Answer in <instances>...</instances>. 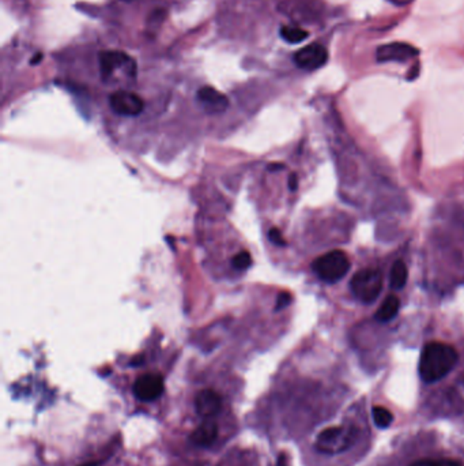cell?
<instances>
[{"instance_id": "cell-5", "label": "cell", "mask_w": 464, "mask_h": 466, "mask_svg": "<svg viewBox=\"0 0 464 466\" xmlns=\"http://www.w3.org/2000/svg\"><path fill=\"white\" fill-rule=\"evenodd\" d=\"M124 69L130 76L137 75V63L126 52L104 51L100 55V72L104 81H108L116 70Z\"/></svg>"}, {"instance_id": "cell-20", "label": "cell", "mask_w": 464, "mask_h": 466, "mask_svg": "<svg viewBox=\"0 0 464 466\" xmlns=\"http://www.w3.org/2000/svg\"><path fill=\"white\" fill-rule=\"evenodd\" d=\"M290 303H291V294L287 293V292H284V293L280 294L278 301H277V307H275V308H277V311L284 310V308L287 307Z\"/></svg>"}, {"instance_id": "cell-22", "label": "cell", "mask_w": 464, "mask_h": 466, "mask_svg": "<svg viewBox=\"0 0 464 466\" xmlns=\"http://www.w3.org/2000/svg\"><path fill=\"white\" fill-rule=\"evenodd\" d=\"M297 187H298V179H297V175L293 174V175H290V179H289V188L291 191H295Z\"/></svg>"}, {"instance_id": "cell-2", "label": "cell", "mask_w": 464, "mask_h": 466, "mask_svg": "<svg viewBox=\"0 0 464 466\" xmlns=\"http://www.w3.org/2000/svg\"><path fill=\"white\" fill-rule=\"evenodd\" d=\"M358 430L354 426H336L323 430L315 442V447L319 453L327 456H336L349 450L356 439Z\"/></svg>"}, {"instance_id": "cell-16", "label": "cell", "mask_w": 464, "mask_h": 466, "mask_svg": "<svg viewBox=\"0 0 464 466\" xmlns=\"http://www.w3.org/2000/svg\"><path fill=\"white\" fill-rule=\"evenodd\" d=\"M281 37L290 44H297V42L305 41L309 37V33L307 31L301 29V28H297V26H282L281 28Z\"/></svg>"}, {"instance_id": "cell-7", "label": "cell", "mask_w": 464, "mask_h": 466, "mask_svg": "<svg viewBox=\"0 0 464 466\" xmlns=\"http://www.w3.org/2000/svg\"><path fill=\"white\" fill-rule=\"evenodd\" d=\"M328 60V52L320 44H311L294 55V63L304 70H318Z\"/></svg>"}, {"instance_id": "cell-19", "label": "cell", "mask_w": 464, "mask_h": 466, "mask_svg": "<svg viewBox=\"0 0 464 466\" xmlns=\"http://www.w3.org/2000/svg\"><path fill=\"white\" fill-rule=\"evenodd\" d=\"M410 466H445V460H429V458H424V460H418V461L413 463Z\"/></svg>"}, {"instance_id": "cell-26", "label": "cell", "mask_w": 464, "mask_h": 466, "mask_svg": "<svg viewBox=\"0 0 464 466\" xmlns=\"http://www.w3.org/2000/svg\"><path fill=\"white\" fill-rule=\"evenodd\" d=\"M124 1H131V0H124Z\"/></svg>"}, {"instance_id": "cell-3", "label": "cell", "mask_w": 464, "mask_h": 466, "mask_svg": "<svg viewBox=\"0 0 464 466\" xmlns=\"http://www.w3.org/2000/svg\"><path fill=\"white\" fill-rule=\"evenodd\" d=\"M312 270L324 283L334 284L347 274L350 270V260L343 251L327 252L313 260Z\"/></svg>"}, {"instance_id": "cell-15", "label": "cell", "mask_w": 464, "mask_h": 466, "mask_svg": "<svg viewBox=\"0 0 464 466\" xmlns=\"http://www.w3.org/2000/svg\"><path fill=\"white\" fill-rule=\"evenodd\" d=\"M372 417L379 428H388L393 422V415L384 406H373Z\"/></svg>"}, {"instance_id": "cell-13", "label": "cell", "mask_w": 464, "mask_h": 466, "mask_svg": "<svg viewBox=\"0 0 464 466\" xmlns=\"http://www.w3.org/2000/svg\"><path fill=\"white\" fill-rule=\"evenodd\" d=\"M399 308H400V301L396 296H388L383 304L380 306V308L377 310L375 318L379 321V322H388L391 321L393 318L396 317V314L399 313Z\"/></svg>"}, {"instance_id": "cell-11", "label": "cell", "mask_w": 464, "mask_h": 466, "mask_svg": "<svg viewBox=\"0 0 464 466\" xmlns=\"http://www.w3.org/2000/svg\"><path fill=\"white\" fill-rule=\"evenodd\" d=\"M198 100L210 112H222L229 107L226 96L212 86L200 88L198 90Z\"/></svg>"}, {"instance_id": "cell-18", "label": "cell", "mask_w": 464, "mask_h": 466, "mask_svg": "<svg viewBox=\"0 0 464 466\" xmlns=\"http://www.w3.org/2000/svg\"><path fill=\"white\" fill-rule=\"evenodd\" d=\"M268 238L270 240L275 244V246H280V247H284L286 246V240L281 233V231L278 228H271L270 232H268Z\"/></svg>"}, {"instance_id": "cell-4", "label": "cell", "mask_w": 464, "mask_h": 466, "mask_svg": "<svg viewBox=\"0 0 464 466\" xmlns=\"http://www.w3.org/2000/svg\"><path fill=\"white\" fill-rule=\"evenodd\" d=\"M350 289L362 303H373L381 293L383 276L380 270L363 269L359 270L350 281Z\"/></svg>"}, {"instance_id": "cell-6", "label": "cell", "mask_w": 464, "mask_h": 466, "mask_svg": "<svg viewBox=\"0 0 464 466\" xmlns=\"http://www.w3.org/2000/svg\"><path fill=\"white\" fill-rule=\"evenodd\" d=\"M110 108L121 116H138L144 109V101L137 93L119 90L109 97Z\"/></svg>"}, {"instance_id": "cell-23", "label": "cell", "mask_w": 464, "mask_h": 466, "mask_svg": "<svg viewBox=\"0 0 464 466\" xmlns=\"http://www.w3.org/2000/svg\"><path fill=\"white\" fill-rule=\"evenodd\" d=\"M42 53L41 52H37L36 56L35 58H32V60H31V65H38L41 60H42Z\"/></svg>"}, {"instance_id": "cell-25", "label": "cell", "mask_w": 464, "mask_h": 466, "mask_svg": "<svg viewBox=\"0 0 464 466\" xmlns=\"http://www.w3.org/2000/svg\"><path fill=\"white\" fill-rule=\"evenodd\" d=\"M80 466H98V464H97V463H89V464H85V465Z\"/></svg>"}, {"instance_id": "cell-9", "label": "cell", "mask_w": 464, "mask_h": 466, "mask_svg": "<svg viewBox=\"0 0 464 466\" xmlns=\"http://www.w3.org/2000/svg\"><path fill=\"white\" fill-rule=\"evenodd\" d=\"M164 393V378L160 374H146L134 383V394L144 402L154 401Z\"/></svg>"}, {"instance_id": "cell-21", "label": "cell", "mask_w": 464, "mask_h": 466, "mask_svg": "<svg viewBox=\"0 0 464 466\" xmlns=\"http://www.w3.org/2000/svg\"><path fill=\"white\" fill-rule=\"evenodd\" d=\"M420 70H421L420 63H415V65L411 67V70L407 74V81H414V79L420 75Z\"/></svg>"}, {"instance_id": "cell-10", "label": "cell", "mask_w": 464, "mask_h": 466, "mask_svg": "<svg viewBox=\"0 0 464 466\" xmlns=\"http://www.w3.org/2000/svg\"><path fill=\"white\" fill-rule=\"evenodd\" d=\"M195 406L202 417L212 419L222 408V398L214 390H202L195 398Z\"/></svg>"}, {"instance_id": "cell-1", "label": "cell", "mask_w": 464, "mask_h": 466, "mask_svg": "<svg viewBox=\"0 0 464 466\" xmlns=\"http://www.w3.org/2000/svg\"><path fill=\"white\" fill-rule=\"evenodd\" d=\"M456 349L444 342H429L420 359V376L425 383H436L445 378L458 364Z\"/></svg>"}, {"instance_id": "cell-24", "label": "cell", "mask_w": 464, "mask_h": 466, "mask_svg": "<svg viewBox=\"0 0 464 466\" xmlns=\"http://www.w3.org/2000/svg\"><path fill=\"white\" fill-rule=\"evenodd\" d=\"M445 466H462L459 463L456 461H452V460H445Z\"/></svg>"}, {"instance_id": "cell-8", "label": "cell", "mask_w": 464, "mask_h": 466, "mask_svg": "<svg viewBox=\"0 0 464 466\" xmlns=\"http://www.w3.org/2000/svg\"><path fill=\"white\" fill-rule=\"evenodd\" d=\"M420 55V51L406 42H391L377 48L376 59L380 63L384 62H407Z\"/></svg>"}, {"instance_id": "cell-17", "label": "cell", "mask_w": 464, "mask_h": 466, "mask_svg": "<svg viewBox=\"0 0 464 466\" xmlns=\"http://www.w3.org/2000/svg\"><path fill=\"white\" fill-rule=\"evenodd\" d=\"M233 266L237 269V270H246L248 269L252 263V256L248 251L239 252L233 260H232Z\"/></svg>"}, {"instance_id": "cell-14", "label": "cell", "mask_w": 464, "mask_h": 466, "mask_svg": "<svg viewBox=\"0 0 464 466\" xmlns=\"http://www.w3.org/2000/svg\"><path fill=\"white\" fill-rule=\"evenodd\" d=\"M407 284V267L404 262L396 260L390 273V285L393 289H403Z\"/></svg>"}, {"instance_id": "cell-12", "label": "cell", "mask_w": 464, "mask_h": 466, "mask_svg": "<svg viewBox=\"0 0 464 466\" xmlns=\"http://www.w3.org/2000/svg\"><path fill=\"white\" fill-rule=\"evenodd\" d=\"M218 436V427L213 420H206L203 424H200L196 430L191 435V442L195 446L207 447L213 444Z\"/></svg>"}]
</instances>
